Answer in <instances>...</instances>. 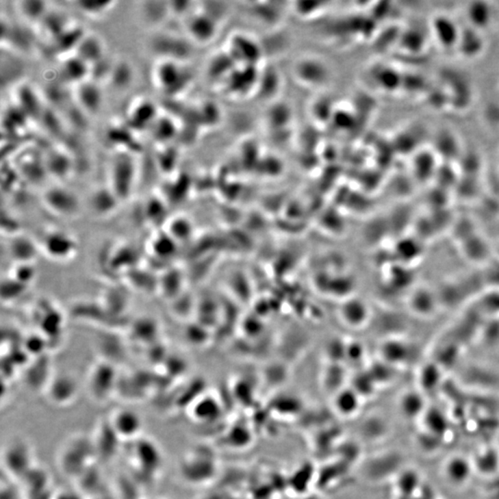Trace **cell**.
Instances as JSON below:
<instances>
[{"instance_id": "1", "label": "cell", "mask_w": 499, "mask_h": 499, "mask_svg": "<svg viewBox=\"0 0 499 499\" xmlns=\"http://www.w3.org/2000/svg\"><path fill=\"white\" fill-rule=\"evenodd\" d=\"M90 389L97 400H105L112 393L116 385V373L113 367L103 363L94 367L90 374Z\"/></svg>"}, {"instance_id": "2", "label": "cell", "mask_w": 499, "mask_h": 499, "mask_svg": "<svg viewBox=\"0 0 499 499\" xmlns=\"http://www.w3.org/2000/svg\"><path fill=\"white\" fill-rule=\"evenodd\" d=\"M113 431L121 438H133L141 434L142 420L136 411L129 409L118 410L111 419Z\"/></svg>"}, {"instance_id": "3", "label": "cell", "mask_w": 499, "mask_h": 499, "mask_svg": "<svg viewBox=\"0 0 499 499\" xmlns=\"http://www.w3.org/2000/svg\"><path fill=\"white\" fill-rule=\"evenodd\" d=\"M295 73L299 80L311 86L326 84L329 78V71L320 60L303 59L295 66Z\"/></svg>"}, {"instance_id": "4", "label": "cell", "mask_w": 499, "mask_h": 499, "mask_svg": "<svg viewBox=\"0 0 499 499\" xmlns=\"http://www.w3.org/2000/svg\"><path fill=\"white\" fill-rule=\"evenodd\" d=\"M134 168L133 161L129 157H118L113 166V192L117 197L125 198L131 192L133 182Z\"/></svg>"}, {"instance_id": "5", "label": "cell", "mask_w": 499, "mask_h": 499, "mask_svg": "<svg viewBox=\"0 0 499 499\" xmlns=\"http://www.w3.org/2000/svg\"><path fill=\"white\" fill-rule=\"evenodd\" d=\"M44 200L50 209L60 216H73L79 209L77 198L64 189H50L44 194Z\"/></svg>"}, {"instance_id": "6", "label": "cell", "mask_w": 499, "mask_h": 499, "mask_svg": "<svg viewBox=\"0 0 499 499\" xmlns=\"http://www.w3.org/2000/svg\"><path fill=\"white\" fill-rule=\"evenodd\" d=\"M49 390V397L53 402L63 405L75 398L77 385L71 377L62 376L51 380Z\"/></svg>"}, {"instance_id": "7", "label": "cell", "mask_w": 499, "mask_h": 499, "mask_svg": "<svg viewBox=\"0 0 499 499\" xmlns=\"http://www.w3.org/2000/svg\"><path fill=\"white\" fill-rule=\"evenodd\" d=\"M409 305L413 313L422 316H430L437 309V297L431 290L422 287L414 290Z\"/></svg>"}, {"instance_id": "8", "label": "cell", "mask_w": 499, "mask_h": 499, "mask_svg": "<svg viewBox=\"0 0 499 499\" xmlns=\"http://www.w3.org/2000/svg\"><path fill=\"white\" fill-rule=\"evenodd\" d=\"M47 252L52 257L65 258L75 250V244L70 237L62 233H52L47 237L44 244Z\"/></svg>"}, {"instance_id": "9", "label": "cell", "mask_w": 499, "mask_h": 499, "mask_svg": "<svg viewBox=\"0 0 499 499\" xmlns=\"http://www.w3.org/2000/svg\"><path fill=\"white\" fill-rule=\"evenodd\" d=\"M188 30L197 41L205 42L213 36L215 25L207 15H195L190 20Z\"/></svg>"}, {"instance_id": "10", "label": "cell", "mask_w": 499, "mask_h": 499, "mask_svg": "<svg viewBox=\"0 0 499 499\" xmlns=\"http://www.w3.org/2000/svg\"><path fill=\"white\" fill-rule=\"evenodd\" d=\"M231 49H242L239 53H236L239 60H244L246 64H253L259 59V47L247 36H236L231 42Z\"/></svg>"}, {"instance_id": "11", "label": "cell", "mask_w": 499, "mask_h": 499, "mask_svg": "<svg viewBox=\"0 0 499 499\" xmlns=\"http://www.w3.org/2000/svg\"><path fill=\"white\" fill-rule=\"evenodd\" d=\"M157 78L161 87L166 90L174 88L181 81L182 73L179 67L171 62H165L158 67Z\"/></svg>"}, {"instance_id": "12", "label": "cell", "mask_w": 499, "mask_h": 499, "mask_svg": "<svg viewBox=\"0 0 499 499\" xmlns=\"http://www.w3.org/2000/svg\"><path fill=\"white\" fill-rule=\"evenodd\" d=\"M447 476L450 482L455 484H461L468 479L470 475V465L468 462L462 458H453L448 462L446 468Z\"/></svg>"}, {"instance_id": "13", "label": "cell", "mask_w": 499, "mask_h": 499, "mask_svg": "<svg viewBox=\"0 0 499 499\" xmlns=\"http://www.w3.org/2000/svg\"><path fill=\"white\" fill-rule=\"evenodd\" d=\"M115 196H117V195L112 194V192L100 190V191L92 195V209L96 211L97 213L102 214V215L103 214L111 212L113 208L115 207Z\"/></svg>"}, {"instance_id": "14", "label": "cell", "mask_w": 499, "mask_h": 499, "mask_svg": "<svg viewBox=\"0 0 499 499\" xmlns=\"http://www.w3.org/2000/svg\"><path fill=\"white\" fill-rule=\"evenodd\" d=\"M10 250H12L14 258L18 259L22 262L31 260V258H33L34 253H36L34 244H31L30 240L23 239H23L14 240Z\"/></svg>"}, {"instance_id": "15", "label": "cell", "mask_w": 499, "mask_h": 499, "mask_svg": "<svg viewBox=\"0 0 499 499\" xmlns=\"http://www.w3.org/2000/svg\"><path fill=\"white\" fill-rule=\"evenodd\" d=\"M81 102L90 110H96L100 103L99 90L92 86H84L79 91Z\"/></svg>"}, {"instance_id": "16", "label": "cell", "mask_w": 499, "mask_h": 499, "mask_svg": "<svg viewBox=\"0 0 499 499\" xmlns=\"http://www.w3.org/2000/svg\"><path fill=\"white\" fill-rule=\"evenodd\" d=\"M81 5L86 12L96 13L103 12L105 6L111 5V2L87 1L83 2Z\"/></svg>"}, {"instance_id": "17", "label": "cell", "mask_w": 499, "mask_h": 499, "mask_svg": "<svg viewBox=\"0 0 499 499\" xmlns=\"http://www.w3.org/2000/svg\"><path fill=\"white\" fill-rule=\"evenodd\" d=\"M496 255H498V257L499 258V245L496 247Z\"/></svg>"}]
</instances>
